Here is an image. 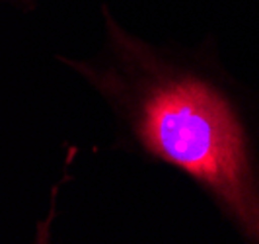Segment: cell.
<instances>
[{
	"instance_id": "1",
	"label": "cell",
	"mask_w": 259,
	"mask_h": 244,
	"mask_svg": "<svg viewBox=\"0 0 259 244\" xmlns=\"http://www.w3.org/2000/svg\"><path fill=\"white\" fill-rule=\"evenodd\" d=\"M127 106L144 153L187 174L259 242V188L228 98L195 73L154 66Z\"/></svg>"
}]
</instances>
